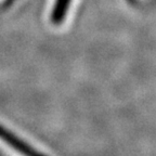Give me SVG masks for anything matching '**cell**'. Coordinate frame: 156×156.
<instances>
[{
  "instance_id": "cell-1",
  "label": "cell",
  "mask_w": 156,
  "mask_h": 156,
  "mask_svg": "<svg viewBox=\"0 0 156 156\" xmlns=\"http://www.w3.org/2000/svg\"><path fill=\"white\" fill-rule=\"evenodd\" d=\"M0 139L5 141L7 144H9L10 146H12L15 151L21 153L23 156H46L44 154L39 153L35 149H33L29 144L21 140L19 136H16L14 133L3 128L2 126H0Z\"/></svg>"
}]
</instances>
